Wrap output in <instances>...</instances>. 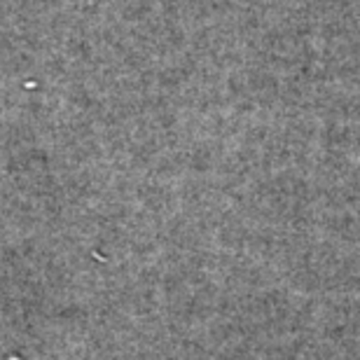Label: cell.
Segmentation results:
<instances>
[{
  "label": "cell",
  "mask_w": 360,
  "mask_h": 360,
  "mask_svg": "<svg viewBox=\"0 0 360 360\" xmlns=\"http://www.w3.org/2000/svg\"><path fill=\"white\" fill-rule=\"evenodd\" d=\"M66 3H77V5H89L94 0H66Z\"/></svg>",
  "instance_id": "1"
}]
</instances>
